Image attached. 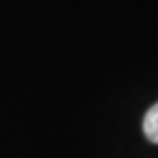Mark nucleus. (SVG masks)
Instances as JSON below:
<instances>
[{"mask_svg": "<svg viewBox=\"0 0 158 158\" xmlns=\"http://www.w3.org/2000/svg\"><path fill=\"white\" fill-rule=\"evenodd\" d=\"M142 130H144V135L148 137V141L158 144V102L146 113L144 121H142Z\"/></svg>", "mask_w": 158, "mask_h": 158, "instance_id": "nucleus-1", "label": "nucleus"}]
</instances>
